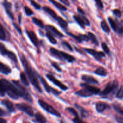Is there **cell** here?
I'll use <instances>...</instances> for the list:
<instances>
[{
    "label": "cell",
    "instance_id": "obj_23",
    "mask_svg": "<svg viewBox=\"0 0 123 123\" xmlns=\"http://www.w3.org/2000/svg\"><path fill=\"white\" fill-rule=\"evenodd\" d=\"M74 106H75L76 108L79 110V111L80 112V115H81V117L82 118H86V117L88 116L89 115L88 111H86L85 109H84L82 106H81L77 104V103H75V104H74Z\"/></svg>",
    "mask_w": 123,
    "mask_h": 123
},
{
    "label": "cell",
    "instance_id": "obj_18",
    "mask_svg": "<svg viewBox=\"0 0 123 123\" xmlns=\"http://www.w3.org/2000/svg\"><path fill=\"white\" fill-rule=\"evenodd\" d=\"M1 104L7 108L10 113H13L16 111L15 106L12 102L7 99H4L1 100Z\"/></svg>",
    "mask_w": 123,
    "mask_h": 123
},
{
    "label": "cell",
    "instance_id": "obj_24",
    "mask_svg": "<svg viewBox=\"0 0 123 123\" xmlns=\"http://www.w3.org/2000/svg\"><path fill=\"white\" fill-rule=\"evenodd\" d=\"M94 73L97 75L101 76H106L108 74V72L104 67L100 66V67H98L94 71Z\"/></svg>",
    "mask_w": 123,
    "mask_h": 123
},
{
    "label": "cell",
    "instance_id": "obj_12",
    "mask_svg": "<svg viewBox=\"0 0 123 123\" xmlns=\"http://www.w3.org/2000/svg\"><path fill=\"white\" fill-rule=\"evenodd\" d=\"M66 32L67 35H68V36H70L71 37L74 38V39L75 40L76 42H78V43H82L83 42H87L90 40V38H89L88 35L82 34H79L77 36V35L70 33V32Z\"/></svg>",
    "mask_w": 123,
    "mask_h": 123
},
{
    "label": "cell",
    "instance_id": "obj_41",
    "mask_svg": "<svg viewBox=\"0 0 123 123\" xmlns=\"http://www.w3.org/2000/svg\"><path fill=\"white\" fill-rule=\"evenodd\" d=\"M116 97L119 99H123V86H120L116 94Z\"/></svg>",
    "mask_w": 123,
    "mask_h": 123
},
{
    "label": "cell",
    "instance_id": "obj_46",
    "mask_svg": "<svg viewBox=\"0 0 123 123\" xmlns=\"http://www.w3.org/2000/svg\"><path fill=\"white\" fill-rule=\"evenodd\" d=\"M31 5H32V6H33V7H34L36 10H40V9H41V8H42L40 5L38 4V3H37L36 2H35V1H33V0L31 1Z\"/></svg>",
    "mask_w": 123,
    "mask_h": 123
},
{
    "label": "cell",
    "instance_id": "obj_19",
    "mask_svg": "<svg viewBox=\"0 0 123 123\" xmlns=\"http://www.w3.org/2000/svg\"><path fill=\"white\" fill-rule=\"evenodd\" d=\"M75 94L82 97H88L94 95L92 92H91V91H89L88 89L85 88H82V89L81 90L77 91L76 92H75Z\"/></svg>",
    "mask_w": 123,
    "mask_h": 123
},
{
    "label": "cell",
    "instance_id": "obj_25",
    "mask_svg": "<svg viewBox=\"0 0 123 123\" xmlns=\"http://www.w3.org/2000/svg\"><path fill=\"white\" fill-rule=\"evenodd\" d=\"M36 122L45 123L47 122V120L44 115H42L40 112H37L34 115Z\"/></svg>",
    "mask_w": 123,
    "mask_h": 123
},
{
    "label": "cell",
    "instance_id": "obj_35",
    "mask_svg": "<svg viewBox=\"0 0 123 123\" xmlns=\"http://www.w3.org/2000/svg\"><path fill=\"white\" fill-rule=\"evenodd\" d=\"M0 39L2 41H5L7 40L6 30L2 24H1V29H0Z\"/></svg>",
    "mask_w": 123,
    "mask_h": 123
},
{
    "label": "cell",
    "instance_id": "obj_5",
    "mask_svg": "<svg viewBox=\"0 0 123 123\" xmlns=\"http://www.w3.org/2000/svg\"><path fill=\"white\" fill-rule=\"evenodd\" d=\"M12 83H13L18 87V88L19 89V91H20V97H22L24 100H25L26 101H27V102H30L31 103H32L33 102L32 96L30 94V93L28 91L27 89L24 86L25 85H23V84L22 85L20 84V82H19V81H18V80H12Z\"/></svg>",
    "mask_w": 123,
    "mask_h": 123
},
{
    "label": "cell",
    "instance_id": "obj_31",
    "mask_svg": "<svg viewBox=\"0 0 123 123\" xmlns=\"http://www.w3.org/2000/svg\"><path fill=\"white\" fill-rule=\"evenodd\" d=\"M108 20L109 24H110L111 28L112 29V30L114 32H116L117 28V20H114L111 17H108Z\"/></svg>",
    "mask_w": 123,
    "mask_h": 123
},
{
    "label": "cell",
    "instance_id": "obj_29",
    "mask_svg": "<svg viewBox=\"0 0 123 123\" xmlns=\"http://www.w3.org/2000/svg\"><path fill=\"white\" fill-rule=\"evenodd\" d=\"M88 36L89 38H90V40H91L92 44H94L96 46L99 45V42H98V40H97V37H96V35L94 34L91 32H88Z\"/></svg>",
    "mask_w": 123,
    "mask_h": 123
},
{
    "label": "cell",
    "instance_id": "obj_4",
    "mask_svg": "<svg viewBox=\"0 0 123 123\" xmlns=\"http://www.w3.org/2000/svg\"><path fill=\"white\" fill-rule=\"evenodd\" d=\"M119 83L117 80H114L112 82H109L106 85L104 90L100 91L99 95L103 97H107L110 96L111 94L113 95L115 93L118 88Z\"/></svg>",
    "mask_w": 123,
    "mask_h": 123
},
{
    "label": "cell",
    "instance_id": "obj_39",
    "mask_svg": "<svg viewBox=\"0 0 123 123\" xmlns=\"http://www.w3.org/2000/svg\"><path fill=\"white\" fill-rule=\"evenodd\" d=\"M66 110H67L68 112L70 113L71 114H72V115L74 117V118H79V117L78 112H77V111H76V109H74V108L68 107V108H67V109H66Z\"/></svg>",
    "mask_w": 123,
    "mask_h": 123
},
{
    "label": "cell",
    "instance_id": "obj_1",
    "mask_svg": "<svg viewBox=\"0 0 123 123\" xmlns=\"http://www.w3.org/2000/svg\"><path fill=\"white\" fill-rule=\"evenodd\" d=\"M20 60L30 83L32 84V86L36 89V90L38 92L42 93L43 91H42L39 81H38V79H40V76L38 72L31 66L30 63L28 61V60L24 54H20Z\"/></svg>",
    "mask_w": 123,
    "mask_h": 123
},
{
    "label": "cell",
    "instance_id": "obj_45",
    "mask_svg": "<svg viewBox=\"0 0 123 123\" xmlns=\"http://www.w3.org/2000/svg\"><path fill=\"white\" fill-rule=\"evenodd\" d=\"M95 2H96V5L98 7V8H99L100 9L102 10L103 8V3L102 2V0H94Z\"/></svg>",
    "mask_w": 123,
    "mask_h": 123
},
{
    "label": "cell",
    "instance_id": "obj_16",
    "mask_svg": "<svg viewBox=\"0 0 123 123\" xmlns=\"http://www.w3.org/2000/svg\"><path fill=\"white\" fill-rule=\"evenodd\" d=\"M45 28L46 30V31H49L54 36H56V37H58L60 38H62V37H64V34L62 33H61L59 30H58L55 26H52V25H47L45 26Z\"/></svg>",
    "mask_w": 123,
    "mask_h": 123
},
{
    "label": "cell",
    "instance_id": "obj_55",
    "mask_svg": "<svg viewBox=\"0 0 123 123\" xmlns=\"http://www.w3.org/2000/svg\"><path fill=\"white\" fill-rule=\"evenodd\" d=\"M30 1H32V0H30Z\"/></svg>",
    "mask_w": 123,
    "mask_h": 123
},
{
    "label": "cell",
    "instance_id": "obj_27",
    "mask_svg": "<svg viewBox=\"0 0 123 123\" xmlns=\"http://www.w3.org/2000/svg\"><path fill=\"white\" fill-rule=\"evenodd\" d=\"M26 73H24V72H21L20 73V80H21V82L22 83L23 85H24L25 86H29V84H30V82L28 79L27 77L26 76Z\"/></svg>",
    "mask_w": 123,
    "mask_h": 123
},
{
    "label": "cell",
    "instance_id": "obj_34",
    "mask_svg": "<svg viewBox=\"0 0 123 123\" xmlns=\"http://www.w3.org/2000/svg\"><path fill=\"white\" fill-rule=\"evenodd\" d=\"M100 26L101 28H102V30H103L105 32H106V33H109V32H110L111 29L110 28H109V26H108V24H107V22L105 20H102V21L101 22Z\"/></svg>",
    "mask_w": 123,
    "mask_h": 123
},
{
    "label": "cell",
    "instance_id": "obj_30",
    "mask_svg": "<svg viewBox=\"0 0 123 123\" xmlns=\"http://www.w3.org/2000/svg\"><path fill=\"white\" fill-rule=\"evenodd\" d=\"M49 1H50V2H51V3L52 4L54 5V6H55L56 8H58V9L60 10L67 11V8H66L64 6H63L62 4H61L56 2V1H55V0H49Z\"/></svg>",
    "mask_w": 123,
    "mask_h": 123
},
{
    "label": "cell",
    "instance_id": "obj_3",
    "mask_svg": "<svg viewBox=\"0 0 123 123\" xmlns=\"http://www.w3.org/2000/svg\"><path fill=\"white\" fill-rule=\"evenodd\" d=\"M49 51L52 55H54V56H55L61 61H66L70 63H72L76 61V58L70 54L59 50L54 48H50Z\"/></svg>",
    "mask_w": 123,
    "mask_h": 123
},
{
    "label": "cell",
    "instance_id": "obj_32",
    "mask_svg": "<svg viewBox=\"0 0 123 123\" xmlns=\"http://www.w3.org/2000/svg\"><path fill=\"white\" fill-rule=\"evenodd\" d=\"M46 36L47 38L49 40V42L53 44H56L57 43V40L55 39L54 37V36L49 31H47L46 33Z\"/></svg>",
    "mask_w": 123,
    "mask_h": 123
},
{
    "label": "cell",
    "instance_id": "obj_22",
    "mask_svg": "<svg viewBox=\"0 0 123 123\" xmlns=\"http://www.w3.org/2000/svg\"><path fill=\"white\" fill-rule=\"evenodd\" d=\"M0 72H1V73L5 74V75H8V74L11 73V72H12V68L9 66L4 64L1 62L0 63Z\"/></svg>",
    "mask_w": 123,
    "mask_h": 123
},
{
    "label": "cell",
    "instance_id": "obj_47",
    "mask_svg": "<svg viewBox=\"0 0 123 123\" xmlns=\"http://www.w3.org/2000/svg\"><path fill=\"white\" fill-rule=\"evenodd\" d=\"M113 12V14L118 18H120L121 16V12L119 9H114Z\"/></svg>",
    "mask_w": 123,
    "mask_h": 123
},
{
    "label": "cell",
    "instance_id": "obj_53",
    "mask_svg": "<svg viewBox=\"0 0 123 123\" xmlns=\"http://www.w3.org/2000/svg\"><path fill=\"white\" fill-rule=\"evenodd\" d=\"M21 19H22V14L21 13H20V14H19V16H18V20H19V24H20V23H21Z\"/></svg>",
    "mask_w": 123,
    "mask_h": 123
},
{
    "label": "cell",
    "instance_id": "obj_37",
    "mask_svg": "<svg viewBox=\"0 0 123 123\" xmlns=\"http://www.w3.org/2000/svg\"><path fill=\"white\" fill-rule=\"evenodd\" d=\"M113 108H114V110L117 112V113H118L120 115H123V109L122 107L120 105H119L118 104H115V103H114L112 105Z\"/></svg>",
    "mask_w": 123,
    "mask_h": 123
},
{
    "label": "cell",
    "instance_id": "obj_8",
    "mask_svg": "<svg viewBox=\"0 0 123 123\" xmlns=\"http://www.w3.org/2000/svg\"><path fill=\"white\" fill-rule=\"evenodd\" d=\"M16 107L18 110L24 112H25V114H27L30 117H33L35 115L33 108L30 105L26 104V103H17L16 105Z\"/></svg>",
    "mask_w": 123,
    "mask_h": 123
},
{
    "label": "cell",
    "instance_id": "obj_51",
    "mask_svg": "<svg viewBox=\"0 0 123 123\" xmlns=\"http://www.w3.org/2000/svg\"><path fill=\"white\" fill-rule=\"evenodd\" d=\"M77 11H78V13L80 14H81V15H85V12H84V10L82 8H80V7H78Z\"/></svg>",
    "mask_w": 123,
    "mask_h": 123
},
{
    "label": "cell",
    "instance_id": "obj_54",
    "mask_svg": "<svg viewBox=\"0 0 123 123\" xmlns=\"http://www.w3.org/2000/svg\"><path fill=\"white\" fill-rule=\"evenodd\" d=\"M7 123V121L5 120H4L3 118H1V120H0V123Z\"/></svg>",
    "mask_w": 123,
    "mask_h": 123
},
{
    "label": "cell",
    "instance_id": "obj_42",
    "mask_svg": "<svg viewBox=\"0 0 123 123\" xmlns=\"http://www.w3.org/2000/svg\"><path fill=\"white\" fill-rule=\"evenodd\" d=\"M102 48L105 53H106V54H109V53H110V50H109V47L108 46L106 43H102Z\"/></svg>",
    "mask_w": 123,
    "mask_h": 123
},
{
    "label": "cell",
    "instance_id": "obj_20",
    "mask_svg": "<svg viewBox=\"0 0 123 123\" xmlns=\"http://www.w3.org/2000/svg\"><path fill=\"white\" fill-rule=\"evenodd\" d=\"M82 80L85 81V82L90 84H98V82L96 78H94L93 76L88 75V74H83L82 76Z\"/></svg>",
    "mask_w": 123,
    "mask_h": 123
},
{
    "label": "cell",
    "instance_id": "obj_38",
    "mask_svg": "<svg viewBox=\"0 0 123 123\" xmlns=\"http://www.w3.org/2000/svg\"><path fill=\"white\" fill-rule=\"evenodd\" d=\"M61 45L63 46V48H64L65 49H67V50H69L70 52H73V49L72 48V46L69 44L66 41H62L61 42Z\"/></svg>",
    "mask_w": 123,
    "mask_h": 123
},
{
    "label": "cell",
    "instance_id": "obj_52",
    "mask_svg": "<svg viewBox=\"0 0 123 123\" xmlns=\"http://www.w3.org/2000/svg\"><path fill=\"white\" fill-rule=\"evenodd\" d=\"M115 120H116L117 121L118 123H123V118L120 117L116 116L115 117Z\"/></svg>",
    "mask_w": 123,
    "mask_h": 123
},
{
    "label": "cell",
    "instance_id": "obj_50",
    "mask_svg": "<svg viewBox=\"0 0 123 123\" xmlns=\"http://www.w3.org/2000/svg\"><path fill=\"white\" fill-rule=\"evenodd\" d=\"M59 1H61L62 3H63L64 4L66 5V6H67V7H68V6H70V2L68 0H59Z\"/></svg>",
    "mask_w": 123,
    "mask_h": 123
},
{
    "label": "cell",
    "instance_id": "obj_48",
    "mask_svg": "<svg viewBox=\"0 0 123 123\" xmlns=\"http://www.w3.org/2000/svg\"><path fill=\"white\" fill-rule=\"evenodd\" d=\"M9 115V114H7L6 112H5L2 108H0V116L1 117H6Z\"/></svg>",
    "mask_w": 123,
    "mask_h": 123
},
{
    "label": "cell",
    "instance_id": "obj_9",
    "mask_svg": "<svg viewBox=\"0 0 123 123\" xmlns=\"http://www.w3.org/2000/svg\"><path fill=\"white\" fill-rule=\"evenodd\" d=\"M84 50L85 52L92 55L97 61H101L103 58L105 57V54L103 52L97 51L94 49H90V48H84Z\"/></svg>",
    "mask_w": 123,
    "mask_h": 123
},
{
    "label": "cell",
    "instance_id": "obj_11",
    "mask_svg": "<svg viewBox=\"0 0 123 123\" xmlns=\"http://www.w3.org/2000/svg\"><path fill=\"white\" fill-rule=\"evenodd\" d=\"M40 82H42V85H43L44 88L45 89L46 91L48 93H52L56 96H58V95H60V94H61V92H60V91H57V90H55V88H53L52 87H51V86L47 83L46 80L43 77H40Z\"/></svg>",
    "mask_w": 123,
    "mask_h": 123
},
{
    "label": "cell",
    "instance_id": "obj_49",
    "mask_svg": "<svg viewBox=\"0 0 123 123\" xmlns=\"http://www.w3.org/2000/svg\"><path fill=\"white\" fill-rule=\"evenodd\" d=\"M72 121H73L74 123H85L84 121H82V120L79 117V118H74V119H73V120H72Z\"/></svg>",
    "mask_w": 123,
    "mask_h": 123
},
{
    "label": "cell",
    "instance_id": "obj_7",
    "mask_svg": "<svg viewBox=\"0 0 123 123\" xmlns=\"http://www.w3.org/2000/svg\"><path fill=\"white\" fill-rule=\"evenodd\" d=\"M0 52H1V55H2V56H7L14 63L18 65V60L15 53H14L12 51H10V50H8L5 47V46L4 45V44L2 43H1V44H0Z\"/></svg>",
    "mask_w": 123,
    "mask_h": 123
},
{
    "label": "cell",
    "instance_id": "obj_28",
    "mask_svg": "<svg viewBox=\"0 0 123 123\" xmlns=\"http://www.w3.org/2000/svg\"><path fill=\"white\" fill-rule=\"evenodd\" d=\"M57 22V24H58L59 26L61 28H62L64 30H66V28H67V26H68V24H67V21L64 20V19H62L61 17L58 16L57 20H56Z\"/></svg>",
    "mask_w": 123,
    "mask_h": 123
},
{
    "label": "cell",
    "instance_id": "obj_33",
    "mask_svg": "<svg viewBox=\"0 0 123 123\" xmlns=\"http://www.w3.org/2000/svg\"><path fill=\"white\" fill-rule=\"evenodd\" d=\"M32 22L35 24V25H36L37 26H38V27H40V28L43 29L45 28L43 21H42V20H41L40 19H37V18L33 17V18H32Z\"/></svg>",
    "mask_w": 123,
    "mask_h": 123
},
{
    "label": "cell",
    "instance_id": "obj_6",
    "mask_svg": "<svg viewBox=\"0 0 123 123\" xmlns=\"http://www.w3.org/2000/svg\"><path fill=\"white\" fill-rule=\"evenodd\" d=\"M38 103L41 108H43L44 111L48 112L50 114L54 115L55 117H61V114L58 111H56L54 107L52 106L51 105L48 104V103L45 102L44 101H43V100H38Z\"/></svg>",
    "mask_w": 123,
    "mask_h": 123
},
{
    "label": "cell",
    "instance_id": "obj_2",
    "mask_svg": "<svg viewBox=\"0 0 123 123\" xmlns=\"http://www.w3.org/2000/svg\"><path fill=\"white\" fill-rule=\"evenodd\" d=\"M5 93L10 98L13 100H18L20 97V91L14 84H12L7 79H1L0 81V94L1 97H4Z\"/></svg>",
    "mask_w": 123,
    "mask_h": 123
},
{
    "label": "cell",
    "instance_id": "obj_40",
    "mask_svg": "<svg viewBox=\"0 0 123 123\" xmlns=\"http://www.w3.org/2000/svg\"><path fill=\"white\" fill-rule=\"evenodd\" d=\"M24 12H25V14H26L27 16H31L34 14V12L30 8H29L27 6H25L24 7Z\"/></svg>",
    "mask_w": 123,
    "mask_h": 123
},
{
    "label": "cell",
    "instance_id": "obj_43",
    "mask_svg": "<svg viewBox=\"0 0 123 123\" xmlns=\"http://www.w3.org/2000/svg\"><path fill=\"white\" fill-rule=\"evenodd\" d=\"M51 64H52V67H54V68H55L57 72H62V69H61V68L60 67V66H59V65L58 64V63H56V62H54V61H53V62H51Z\"/></svg>",
    "mask_w": 123,
    "mask_h": 123
},
{
    "label": "cell",
    "instance_id": "obj_44",
    "mask_svg": "<svg viewBox=\"0 0 123 123\" xmlns=\"http://www.w3.org/2000/svg\"><path fill=\"white\" fill-rule=\"evenodd\" d=\"M12 25H13V26H14V28L16 30V31H18V32H19L20 35L22 34V29H21V28H20V26H19V25H18V24H17L16 23H15V22L12 23Z\"/></svg>",
    "mask_w": 123,
    "mask_h": 123
},
{
    "label": "cell",
    "instance_id": "obj_21",
    "mask_svg": "<svg viewBox=\"0 0 123 123\" xmlns=\"http://www.w3.org/2000/svg\"><path fill=\"white\" fill-rule=\"evenodd\" d=\"M43 10L48 14V15L50 16L54 20H57L58 18V16H57L56 13H55L53 10H52L50 7H47V6H44V7H43Z\"/></svg>",
    "mask_w": 123,
    "mask_h": 123
},
{
    "label": "cell",
    "instance_id": "obj_10",
    "mask_svg": "<svg viewBox=\"0 0 123 123\" xmlns=\"http://www.w3.org/2000/svg\"><path fill=\"white\" fill-rule=\"evenodd\" d=\"M46 77L47 78V79H48V80H49L50 82H52L53 84H55L56 86H57L59 88H60L61 90H62V91H66V90H68V87H67L66 85H65L64 84H62L61 81L58 80L55 76H54L52 75V74H46Z\"/></svg>",
    "mask_w": 123,
    "mask_h": 123
},
{
    "label": "cell",
    "instance_id": "obj_17",
    "mask_svg": "<svg viewBox=\"0 0 123 123\" xmlns=\"http://www.w3.org/2000/svg\"><path fill=\"white\" fill-rule=\"evenodd\" d=\"M109 108H110V106L105 102H98L96 103V110L98 113H103Z\"/></svg>",
    "mask_w": 123,
    "mask_h": 123
},
{
    "label": "cell",
    "instance_id": "obj_36",
    "mask_svg": "<svg viewBox=\"0 0 123 123\" xmlns=\"http://www.w3.org/2000/svg\"><path fill=\"white\" fill-rule=\"evenodd\" d=\"M117 30L116 32L119 34H123V20L121 21L117 20Z\"/></svg>",
    "mask_w": 123,
    "mask_h": 123
},
{
    "label": "cell",
    "instance_id": "obj_13",
    "mask_svg": "<svg viewBox=\"0 0 123 123\" xmlns=\"http://www.w3.org/2000/svg\"><path fill=\"white\" fill-rule=\"evenodd\" d=\"M25 32H26V34H27L28 37L30 38L31 42H32V44H33L37 48H39L40 42L39 40L37 38V36H36V33H35L33 31L28 30H25Z\"/></svg>",
    "mask_w": 123,
    "mask_h": 123
},
{
    "label": "cell",
    "instance_id": "obj_14",
    "mask_svg": "<svg viewBox=\"0 0 123 123\" xmlns=\"http://www.w3.org/2000/svg\"><path fill=\"white\" fill-rule=\"evenodd\" d=\"M2 6H3L4 8L5 11H6V13L8 15V16L9 17V18L10 19H12V20H13L14 19V14H13V12H12V4L11 2H8L7 1H4L2 3Z\"/></svg>",
    "mask_w": 123,
    "mask_h": 123
},
{
    "label": "cell",
    "instance_id": "obj_26",
    "mask_svg": "<svg viewBox=\"0 0 123 123\" xmlns=\"http://www.w3.org/2000/svg\"><path fill=\"white\" fill-rule=\"evenodd\" d=\"M73 19H74L77 24L80 26L82 29H85V25L84 22L82 18L81 15H74L73 16Z\"/></svg>",
    "mask_w": 123,
    "mask_h": 123
},
{
    "label": "cell",
    "instance_id": "obj_15",
    "mask_svg": "<svg viewBox=\"0 0 123 123\" xmlns=\"http://www.w3.org/2000/svg\"><path fill=\"white\" fill-rule=\"evenodd\" d=\"M80 86L82 88H85L88 89L89 91H91V92L93 93L94 95L95 94H98L100 92V89L99 88H97L96 86H92V85H90V84H88V83H81L80 84Z\"/></svg>",
    "mask_w": 123,
    "mask_h": 123
}]
</instances>
